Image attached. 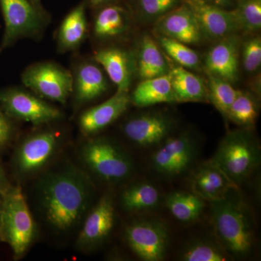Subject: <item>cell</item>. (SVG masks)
Masks as SVG:
<instances>
[{
    "label": "cell",
    "instance_id": "1",
    "mask_svg": "<svg viewBox=\"0 0 261 261\" xmlns=\"http://www.w3.org/2000/svg\"><path fill=\"white\" fill-rule=\"evenodd\" d=\"M40 183L39 202L45 221L59 232L73 229L88 210L93 195L88 176L67 167L49 173Z\"/></svg>",
    "mask_w": 261,
    "mask_h": 261
},
{
    "label": "cell",
    "instance_id": "2",
    "mask_svg": "<svg viewBox=\"0 0 261 261\" xmlns=\"http://www.w3.org/2000/svg\"><path fill=\"white\" fill-rule=\"evenodd\" d=\"M210 216L216 240L232 258H245L255 243L252 214L240 192L232 189L211 202Z\"/></svg>",
    "mask_w": 261,
    "mask_h": 261
},
{
    "label": "cell",
    "instance_id": "3",
    "mask_svg": "<svg viewBox=\"0 0 261 261\" xmlns=\"http://www.w3.org/2000/svg\"><path fill=\"white\" fill-rule=\"evenodd\" d=\"M210 161L240 187L260 166V145L250 128L230 130Z\"/></svg>",
    "mask_w": 261,
    "mask_h": 261
},
{
    "label": "cell",
    "instance_id": "4",
    "mask_svg": "<svg viewBox=\"0 0 261 261\" xmlns=\"http://www.w3.org/2000/svg\"><path fill=\"white\" fill-rule=\"evenodd\" d=\"M36 226L21 189L9 186L0 205V240L11 247L15 257L23 256L35 238Z\"/></svg>",
    "mask_w": 261,
    "mask_h": 261
},
{
    "label": "cell",
    "instance_id": "5",
    "mask_svg": "<svg viewBox=\"0 0 261 261\" xmlns=\"http://www.w3.org/2000/svg\"><path fill=\"white\" fill-rule=\"evenodd\" d=\"M81 154L87 167L109 183L126 181L135 172V164L128 152L106 137L89 140Z\"/></svg>",
    "mask_w": 261,
    "mask_h": 261
},
{
    "label": "cell",
    "instance_id": "6",
    "mask_svg": "<svg viewBox=\"0 0 261 261\" xmlns=\"http://www.w3.org/2000/svg\"><path fill=\"white\" fill-rule=\"evenodd\" d=\"M0 10L5 23L0 53L20 39H38L49 25L47 11L36 8L31 0H0Z\"/></svg>",
    "mask_w": 261,
    "mask_h": 261
},
{
    "label": "cell",
    "instance_id": "7",
    "mask_svg": "<svg viewBox=\"0 0 261 261\" xmlns=\"http://www.w3.org/2000/svg\"><path fill=\"white\" fill-rule=\"evenodd\" d=\"M151 155V168L164 179H175L192 169L199 154L198 141L190 130L171 136Z\"/></svg>",
    "mask_w": 261,
    "mask_h": 261
},
{
    "label": "cell",
    "instance_id": "8",
    "mask_svg": "<svg viewBox=\"0 0 261 261\" xmlns=\"http://www.w3.org/2000/svg\"><path fill=\"white\" fill-rule=\"evenodd\" d=\"M21 80L33 93L62 105L66 104L73 91L71 71L54 62H39L29 65Z\"/></svg>",
    "mask_w": 261,
    "mask_h": 261
},
{
    "label": "cell",
    "instance_id": "9",
    "mask_svg": "<svg viewBox=\"0 0 261 261\" xmlns=\"http://www.w3.org/2000/svg\"><path fill=\"white\" fill-rule=\"evenodd\" d=\"M0 108L12 120L28 122L37 126L63 118V113L58 108L31 91L20 87L0 89Z\"/></svg>",
    "mask_w": 261,
    "mask_h": 261
},
{
    "label": "cell",
    "instance_id": "10",
    "mask_svg": "<svg viewBox=\"0 0 261 261\" xmlns=\"http://www.w3.org/2000/svg\"><path fill=\"white\" fill-rule=\"evenodd\" d=\"M125 238L130 250L140 260L161 261L167 255L169 232L161 220H136L127 226Z\"/></svg>",
    "mask_w": 261,
    "mask_h": 261
},
{
    "label": "cell",
    "instance_id": "11",
    "mask_svg": "<svg viewBox=\"0 0 261 261\" xmlns=\"http://www.w3.org/2000/svg\"><path fill=\"white\" fill-rule=\"evenodd\" d=\"M59 145V134L51 128L29 135L15 152L13 160L15 169L24 176L37 173L53 159Z\"/></svg>",
    "mask_w": 261,
    "mask_h": 261
},
{
    "label": "cell",
    "instance_id": "12",
    "mask_svg": "<svg viewBox=\"0 0 261 261\" xmlns=\"http://www.w3.org/2000/svg\"><path fill=\"white\" fill-rule=\"evenodd\" d=\"M175 126L172 116L161 111H152L130 117L122 130L127 139L141 147H157L172 135Z\"/></svg>",
    "mask_w": 261,
    "mask_h": 261
},
{
    "label": "cell",
    "instance_id": "13",
    "mask_svg": "<svg viewBox=\"0 0 261 261\" xmlns=\"http://www.w3.org/2000/svg\"><path fill=\"white\" fill-rule=\"evenodd\" d=\"M197 20L202 37L220 40L241 31L233 10H226L205 0H183Z\"/></svg>",
    "mask_w": 261,
    "mask_h": 261
},
{
    "label": "cell",
    "instance_id": "14",
    "mask_svg": "<svg viewBox=\"0 0 261 261\" xmlns=\"http://www.w3.org/2000/svg\"><path fill=\"white\" fill-rule=\"evenodd\" d=\"M115 212L111 196L101 197L86 218L79 235V246L84 250H92L102 245L114 227Z\"/></svg>",
    "mask_w": 261,
    "mask_h": 261
},
{
    "label": "cell",
    "instance_id": "15",
    "mask_svg": "<svg viewBox=\"0 0 261 261\" xmlns=\"http://www.w3.org/2000/svg\"><path fill=\"white\" fill-rule=\"evenodd\" d=\"M104 70L93 60L82 59L75 64L73 71L71 95L79 106L95 100L109 88Z\"/></svg>",
    "mask_w": 261,
    "mask_h": 261
},
{
    "label": "cell",
    "instance_id": "16",
    "mask_svg": "<svg viewBox=\"0 0 261 261\" xmlns=\"http://www.w3.org/2000/svg\"><path fill=\"white\" fill-rule=\"evenodd\" d=\"M130 104L128 92H118L104 102L86 110L79 119L84 135H94L107 128L128 109Z\"/></svg>",
    "mask_w": 261,
    "mask_h": 261
},
{
    "label": "cell",
    "instance_id": "17",
    "mask_svg": "<svg viewBox=\"0 0 261 261\" xmlns=\"http://www.w3.org/2000/svg\"><path fill=\"white\" fill-rule=\"evenodd\" d=\"M240 39L237 34L218 40L205 58L207 73L233 83L239 77Z\"/></svg>",
    "mask_w": 261,
    "mask_h": 261
},
{
    "label": "cell",
    "instance_id": "18",
    "mask_svg": "<svg viewBox=\"0 0 261 261\" xmlns=\"http://www.w3.org/2000/svg\"><path fill=\"white\" fill-rule=\"evenodd\" d=\"M156 29L163 37L186 44H196L202 38L197 20L185 3L159 18Z\"/></svg>",
    "mask_w": 261,
    "mask_h": 261
},
{
    "label": "cell",
    "instance_id": "19",
    "mask_svg": "<svg viewBox=\"0 0 261 261\" xmlns=\"http://www.w3.org/2000/svg\"><path fill=\"white\" fill-rule=\"evenodd\" d=\"M93 58L116 86L118 92H128L135 71V58L130 53L118 47H105L96 51Z\"/></svg>",
    "mask_w": 261,
    "mask_h": 261
},
{
    "label": "cell",
    "instance_id": "20",
    "mask_svg": "<svg viewBox=\"0 0 261 261\" xmlns=\"http://www.w3.org/2000/svg\"><path fill=\"white\" fill-rule=\"evenodd\" d=\"M190 182L192 192L209 202L222 198L232 189L240 188L210 160L196 168Z\"/></svg>",
    "mask_w": 261,
    "mask_h": 261
},
{
    "label": "cell",
    "instance_id": "21",
    "mask_svg": "<svg viewBox=\"0 0 261 261\" xmlns=\"http://www.w3.org/2000/svg\"><path fill=\"white\" fill-rule=\"evenodd\" d=\"M87 0H84L70 10L61 22L56 38L59 53L76 50L88 37L90 29L87 18Z\"/></svg>",
    "mask_w": 261,
    "mask_h": 261
},
{
    "label": "cell",
    "instance_id": "22",
    "mask_svg": "<svg viewBox=\"0 0 261 261\" xmlns=\"http://www.w3.org/2000/svg\"><path fill=\"white\" fill-rule=\"evenodd\" d=\"M99 8L91 29L94 39L111 40L126 34L129 29L130 20L123 7L109 4Z\"/></svg>",
    "mask_w": 261,
    "mask_h": 261
},
{
    "label": "cell",
    "instance_id": "23",
    "mask_svg": "<svg viewBox=\"0 0 261 261\" xmlns=\"http://www.w3.org/2000/svg\"><path fill=\"white\" fill-rule=\"evenodd\" d=\"M130 100L140 108L176 102L169 73L142 80L130 95Z\"/></svg>",
    "mask_w": 261,
    "mask_h": 261
},
{
    "label": "cell",
    "instance_id": "24",
    "mask_svg": "<svg viewBox=\"0 0 261 261\" xmlns=\"http://www.w3.org/2000/svg\"><path fill=\"white\" fill-rule=\"evenodd\" d=\"M135 71L142 80L155 78L169 73L170 66L159 46L149 36L141 39L137 58H135Z\"/></svg>",
    "mask_w": 261,
    "mask_h": 261
},
{
    "label": "cell",
    "instance_id": "25",
    "mask_svg": "<svg viewBox=\"0 0 261 261\" xmlns=\"http://www.w3.org/2000/svg\"><path fill=\"white\" fill-rule=\"evenodd\" d=\"M171 85L176 102H202L208 99L207 87L200 77L177 65L170 67Z\"/></svg>",
    "mask_w": 261,
    "mask_h": 261
},
{
    "label": "cell",
    "instance_id": "26",
    "mask_svg": "<svg viewBox=\"0 0 261 261\" xmlns=\"http://www.w3.org/2000/svg\"><path fill=\"white\" fill-rule=\"evenodd\" d=\"M161 202V194L150 182L141 181L127 187L121 195L123 208L130 213H141L155 209Z\"/></svg>",
    "mask_w": 261,
    "mask_h": 261
},
{
    "label": "cell",
    "instance_id": "27",
    "mask_svg": "<svg viewBox=\"0 0 261 261\" xmlns=\"http://www.w3.org/2000/svg\"><path fill=\"white\" fill-rule=\"evenodd\" d=\"M165 202L171 216L183 224L195 222L200 219L205 207V200L193 192H171Z\"/></svg>",
    "mask_w": 261,
    "mask_h": 261
},
{
    "label": "cell",
    "instance_id": "28",
    "mask_svg": "<svg viewBox=\"0 0 261 261\" xmlns=\"http://www.w3.org/2000/svg\"><path fill=\"white\" fill-rule=\"evenodd\" d=\"M179 260L183 261H226L232 260L218 240L199 238L191 240L182 249Z\"/></svg>",
    "mask_w": 261,
    "mask_h": 261
},
{
    "label": "cell",
    "instance_id": "29",
    "mask_svg": "<svg viewBox=\"0 0 261 261\" xmlns=\"http://www.w3.org/2000/svg\"><path fill=\"white\" fill-rule=\"evenodd\" d=\"M258 115L259 106L257 99L248 92L238 90L226 118L242 128L251 129L256 123Z\"/></svg>",
    "mask_w": 261,
    "mask_h": 261
},
{
    "label": "cell",
    "instance_id": "30",
    "mask_svg": "<svg viewBox=\"0 0 261 261\" xmlns=\"http://www.w3.org/2000/svg\"><path fill=\"white\" fill-rule=\"evenodd\" d=\"M207 73L208 75V99L226 118L228 110L238 93V90L233 88L231 83L224 79Z\"/></svg>",
    "mask_w": 261,
    "mask_h": 261
},
{
    "label": "cell",
    "instance_id": "31",
    "mask_svg": "<svg viewBox=\"0 0 261 261\" xmlns=\"http://www.w3.org/2000/svg\"><path fill=\"white\" fill-rule=\"evenodd\" d=\"M159 42L164 51L180 66L187 69L200 68V57L187 44L163 36L160 37Z\"/></svg>",
    "mask_w": 261,
    "mask_h": 261
},
{
    "label": "cell",
    "instance_id": "32",
    "mask_svg": "<svg viewBox=\"0 0 261 261\" xmlns=\"http://www.w3.org/2000/svg\"><path fill=\"white\" fill-rule=\"evenodd\" d=\"M241 30L256 32L261 28V0H238L233 10Z\"/></svg>",
    "mask_w": 261,
    "mask_h": 261
},
{
    "label": "cell",
    "instance_id": "33",
    "mask_svg": "<svg viewBox=\"0 0 261 261\" xmlns=\"http://www.w3.org/2000/svg\"><path fill=\"white\" fill-rule=\"evenodd\" d=\"M243 63L247 73H255L261 65V39L259 36L250 38L244 43Z\"/></svg>",
    "mask_w": 261,
    "mask_h": 261
},
{
    "label": "cell",
    "instance_id": "34",
    "mask_svg": "<svg viewBox=\"0 0 261 261\" xmlns=\"http://www.w3.org/2000/svg\"><path fill=\"white\" fill-rule=\"evenodd\" d=\"M181 0H137L141 13L149 18H161L181 5Z\"/></svg>",
    "mask_w": 261,
    "mask_h": 261
},
{
    "label": "cell",
    "instance_id": "35",
    "mask_svg": "<svg viewBox=\"0 0 261 261\" xmlns=\"http://www.w3.org/2000/svg\"><path fill=\"white\" fill-rule=\"evenodd\" d=\"M14 130L11 118L0 108V149L8 145L11 141Z\"/></svg>",
    "mask_w": 261,
    "mask_h": 261
},
{
    "label": "cell",
    "instance_id": "36",
    "mask_svg": "<svg viewBox=\"0 0 261 261\" xmlns=\"http://www.w3.org/2000/svg\"><path fill=\"white\" fill-rule=\"evenodd\" d=\"M113 0H87V5L91 8H97L109 5Z\"/></svg>",
    "mask_w": 261,
    "mask_h": 261
},
{
    "label": "cell",
    "instance_id": "37",
    "mask_svg": "<svg viewBox=\"0 0 261 261\" xmlns=\"http://www.w3.org/2000/svg\"><path fill=\"white\" fill-rule=\"evenodd\" d=\"M10 185L8 184V179H7L4 169L0 165V190L4 191Z\"/></svg>",
    "mask_w": 261,
    "mask_h": 261
},
{
    "label": "cell",
    "instance_id": "38",
    "mask_svg": "<svg viewBox=\"0 0 261 261\" xmlns=\"http://www.w3.org/2000/svg\"><path fill=\"white\" fill-rule=\"evenodd\" d=\"M31 1L38 9L42 10V11H46L42 4V0H31Z\"/></svg>",
    "mask_w": 261,
    "mask_h": 261
},
{
    "label": "cell",
    "instance_id": "39",
    "mask_svg": "<svg viewBox=\"0 0 261 261\" xmlns=\"http://www.w3.org/2000/svg\"><path fill=\"white\" fill-rule=\"evenodd\" d=\"M205 1L214 2V3L218 5H225L228 3L230 0H205Z\"/></svg>",
    "mask_w": 261,
    "mask_h": 261
},
{
    "label": "cell",
    "instance_id": "40",
    "mask_svg": "<svg viewBox=\"0 0 261 261\" xmlns=\"http://www.w3.org/2000/svg\"><path fill=\"white\" fill-rule=\"evenodd\" d=\"M3 191H2V190H0V205H1L2 201H3Z\"/></svg>",
    "mask_w": 261,
    "mask_h": 261
}]
</instances>
